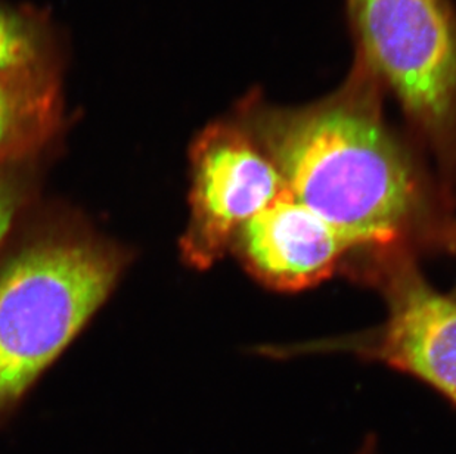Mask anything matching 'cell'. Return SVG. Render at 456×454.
<instances>
[{"mask_svg":"<svg viewBox=\"0 0 456 454\" xmlns=\"http://www.w3.org/2000/svg\"><path fill=\"white\" fill-rule=\"evenodd\" d=\"M116 254L91 240H40L0 273V409L13 403L111 291Z\"/></svg>","mask_w":456,"mask_h":454,"instance_id":"2","label":"cell"},{"mask_svg":"<svg viewBox=\"0 0 456 454\" xmlns=\"http://www.w3.org/2000/svg\"><path fill=\"white\" fill-rule=\"evenodd\" d=\"M455 298H456V296H455Z\"/></svg>","mask_w":456,"mask_h":454,"instance_id":"10","label":"cell"},{"mask_svg":"<svg viewBox=\"0 0 456 454\" xmlns=\"http://www.w3.org/2000/svg\"><path fill=\"white\" fill-rule=\"evenodd\" d=\"M387 319L354 350L409 373L456 404V298L427 282L411 249L377 251Z\"/></svg>","mask_w":456,"mask_h":454,"instance_id":"5","label":"cell"},{"mask_svg":"<svg viewBox=\"0 0 456 454\" xmlns=\"http://www.w3.org/2000/svg\"><path fill=\"white\" fill-rule=\"evenodd\" d=\"M20 206V192L17 186L6 177L0 176V242L12 223Z\"/></svg>","mask_w":456,"mask_h":454,"instance_id":"9","label":"cell"},{"mask_svg":"<svg viewBox=\"0 0 456 454\" xmlns=\"http://www.w3.org/2000/svg\"><path fill=\"white\" fill-rule=\"evenodd\" d=\"M191 181V219L182 253L199 269L231 253L238 231L289 192L273 161L232 116L211 123L197 137Z\"/></svg>","mask_w":456,"mask_h":454,"instance_id":"4","label":"cell"},{"mask_svg":"<svg viewBox=\"0 0 456 454\" xmlns=\"http://www.w3.org/2000/svg\"><path fill=\"white\" fill-rule=\"evenodd\" d=\"M354 61L401 107L413 136L456 176L453 0H345Z\"/></svg>","mask_w":456,"mask_h":454,"instance_id":"3","label":"cell"},{"mask_svg":"<svg viewBox=\"0 0 456 454\" xmlns=\"http://www.w3.org/2000/svg\"><path fill=\"white\" fill-rule=\"evenodd\" d=\"M62 116L55 64L0 71V166L46 145Z\"/></svg>","mask_w":456,"mask_h":454,"instance_id":"7","label":"cell"},{"mask_svg":"<svg viewBox=\"0 0 456 454\" xmlns=\"http://www.w3.org/2000/svg\"><path fill=\"white\" fill-rule=\"evenodd\" d=\"M354 251L336 227L291 192L251 217L231 247L254 279L282 292L318 285Z\"/></svg>","mask_w":456,"mask_h":454,"instance_id":"6","label":"cell"},{"mask_svg":"<svg viewBox=\"0 0 456 454\" xmlns=\"http://www.w3.org/2000/svg\"><path fill=\"white\" fill-rule=\"evenodd\" d=\"M383 87L354 60L336 91L284 107L251 91L232 117L251 134L298 201L356 251L409 249L431 231L456 244L449 215L433 213L430 182L412 146L387 120Z\"/></svg>","mask_w":456,"mask_h":454,"instance_id":"1","label":"cell"},{"mask_svg":"<svg viewBox=\"0 0 456 454\" xmlns=\"http://www.w3.org/2000/svg\"><path fill=\"white\" fill-rule=\"evenodd\" d=\"M49 47L42 18L0 4V71L51 64Z\"/></svg>","mask_w":456,"mask_h":454,"instance_id":"8","label":"cell"}]
</instances>
